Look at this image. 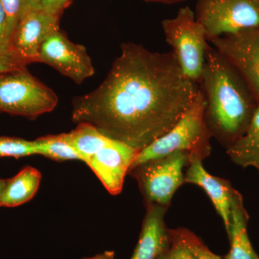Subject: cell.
<instances>
[{
  "instance_id": "4",
  "label": "cell",
  "mask_w": 259,
  "mask_h": 259,
  "mask_svg": "<svg viewBox=\"0 0 259 259\" xmlns=\"http://www.w3.org/2000/svg\"><path fill=\"white\" fill-rule=\"evenodd\" d=\"M161 24L166 42L184 74L199 84L209 45L204 27L189 7L181 8L175 18L166 19Z\"/></svg>"
},
{
  "instance_id": "14",
  "label": "cell",
  "mask_w": 259,
  "mask_h": 259,
  "mask_svg": "<svg viewBox=\"0 0 259 259\" xmlns=\"http://www.w3.org/2000/svg\"><path fill=\"white\" fill-rule=\"evenodd\" d=\"M248 218L243 205V197L236 190L232 202L230 226L227 230L231 248L224 259H259L247 231Z\"/></svg>"
},
{
  "instance_id": "23",
  "label": "cell",
  "mask_w": 259,
  "mask_h": 259,
  "mask_svg": "<svg viewBox=\"0 0 259 259\" xmlns=\"http://www.w3.org/2000/svg\"><path fill=\"white\" fill-rule=\"evenodd\" d=\"M171 240L169 246L158 259H194L193 255L182 240L169 230Z\"/></svg>"
},
{
  "instance_id": "16",
  "label": "cell",
  "mask_w": 259,
  "mask_h": 259,
  "mask_svg": "<svg viewBox=\"0 0 259 259\" xmlns=\"http://www.w3.org/2000/svg\"><path fill=\"white\" fill-rule=\"evenodd\" d=\"M227 154L233 163L259 171V105L245 134L227 148Z\"/></svg>"
},
{
  "instance_id": "18",
  "label": "cell",
  "mask_w": 259,
  "mask_h": 259,
  "mask_svg": "<svg viewBox=\"0 0 259 259\" xmlns=\"http://www.w3.org/2000/svg\"><path fill=\"white\" fill-rule=\"evenodd\" d=\"M37 155L56 161L68 160L83 161L82 156L65 139L64 134L39 138L34 141Z\"/></svg>"
},
{
  "instance_id": "24",
  "label": "cell",
  "mask_w": 259,
  "mask_h": 259,
  "mask_svg": "<svg viewBox=\"0 0 259 259\" xmlns=\"http://www.w3.org/2000/svg\"><path fill=\"white\" fill-rule=\"evenodd\" d=\"M70 0H32V10H40L59 16Z\"/></svg>"
},
{
  "instance_id": "26",
  "label": "cell",
  "mask_w": 259,
  "mask_h": 259,
  "mask_svg": "<svg viewBox=\"0 0 259 259\" xmlns=\"http://www.w3.org/2000/svg\"><path fill=\"white\" fill-rule=\"evenodd\" d=\"M115 252L107 250V251L103 252L100 254L95 255V256L90 257V258H84L81 259H115Z\"/></svg>"
},
{
  "instance_id": "5",
  "label": "cell",
  "mask_w": 259,
  "mask_h": 259,
  "mask_svg": "<svg viewBox=\"0 0 259 259\" xmlns=\"http://www.w3.org/2000/svg\"><path fill=\"white\" fill-rule=\"evenodd\" d=\"M58 97L26 68L0 74V112L35 119L53 111Z\"/></svg>"
},
{
  "instance_id": "1",
  "label": "cell",
  "mask_w": 259,
  "mask_h": 259,
  "mask_svg": "<svg viewBox=\"0 0 259 259\" xmlns=\"http://www.w3.org/2000/svg\"><path fill=\"white\" fill-rule=\"evenodd\" d=\"M199 90L173 53L127 42L101 84L74 99L71 117L141 151L176 125Z\"/></svg>"
},
{
  "instance_id": "19",
  "label": "cell",
  "mask_w": 259,
  "mask_h": 259,
  "mask_svg": "<svg viewBox=\"0 0 259 259\" xmlns=\"http://www.w3.org/2000/svg\"><path fill=\"white\" fill-rule=\"evenodd\" d=\"M37 155L35 142L20 138L0 136V158L25 157Z\"/></svg>"
},
{
  "instance_id": "20",
  "label": "cell",
  "mask_w": 259,
  "mask_h": 259,
  "mask_svg": "<svg viewBox=\"0 0 259 259\" xmlns=\"http://www.w3.org/2000/svg\"><path fill=\"white\" fill-rule=\"evenodd\" d=\"M190 250L194 259H222L209 249L204 242L194 233L185 228L172 230Z\"/></svg>"
},
{
  "instance_id": "22",
  "label": "cell",
  "mask_w": 259,
  "mask_h": 259,
  "mask_svg": "<svg viewBox=\"0 0 259 259\" xmlns=\"http://www.w3.org/2000/svg\"><path fill=\"white\" fill-rule=\"evenodd\" d=\"M12 37L13 34L8 25V17L0 1V56L19 59L12 49Z\"/></svg>"
},
{
  "instance_id": "3",
  "label": "cell",
  "mask_w": 259,
  "mask_h": 259,
  "mask_svg": "<svg viewBox=\"0 0 259 259\" xmlns=\"http://www.w3.org/2000/svg\"><path fill=\"white\" fill-rule=\"evenodd\" d=\"M206 100L199 90L190 108L168 132L139 151L130 170L140 164L166 156L176 151H185L190 158L204 159L210 152L209 139L212 135L205 122ZM129 170V171H130Z\"/></svg>"
},
{
  "instance_id": "13",
  "label": "cell",
  "mask_w": 259,
  "mask_h": 259,
  "mask_svg": "<svg viewBox=\"0 0 259 259\" xmlns=\"http://www.w3.org/2000/svg\"><path fill=\"white\" fill-rule=\"evenodd\" d=\"M146 205L142 230L131 259H158L171 243L169 229L164 222L168 207L152 203Z\"/></svg>"
},
{
  "instance_id": "8",
  "label": "cell",
  "mask_w": 259,
  "mask_h": 259,
  "mask_svg": "<svg viewBox=\"0 0 259 259\" xmlns=\"http://www.w3.org/2000/svg\"><path fill=\"white\" fill-rule=\"evenodd\" d=\"M209 42L241 74L259 103V28Z\"/></svg>"
},
{
  "instance_id": "11",
  "label": "cell",
  "mask_w": 259,
  "mask_h": 259,
  "mask_svg": "<svg viewBox=\"0 0 259 259\" xmlns=\"http://www.w3.org/2000/svg\"><path fill=\"white\" fill-rule=\"evenodd\" d=\"M139 150L113 140L106 147L95 153L87 164L98 177L109 193L122 192L124 180Z\"/></svg>"
},
{
  "instance_id": "9",
  "label": "cell",
  "mask_w": 259,
  "mask_h": 259,
  "mask_svg": "<svg viewBox=\"0 0 259 259\" xmlns=\"http://www.w3.org/2000/svg\"><path fill=\"white\" fill-rule=\"evenodd\" d=\"M39 61L76 83H81L95 74L93 62L85 47L71 42L59 30L51 34L42 44Z\"/></svg>"
},
{
  "instance_id": "2",
  "label": "cell",
  "mask_w": 259,
  "mask_h": 259,
  "mask_svg": "<svg viewBox=\"0 0 259 259\" xmlns=\"http://www.w3.org/2000/svg\"><path fill=\"white\" fill-rule=\"evenodd\" d=\"M199 85L207 127L228 148L245 134L259 103L241 74L209 45Z\"/></svg>"
},
{
  "instance_id": "12",
  "label": "cell",
  "mask_w": 259,
  "mask_h": 259,
  "mask_svg": "<svg viewBox=\"0 0 259 259\" xmlns=\"http://www.w3.org/2000/svg\"><path fill=\"white\" fill-rule=\"evenodd\" d=\"M202 160L197 156L190 158L185 175V183L193 184L203 189L222 218L227 231L230 226L232 202L236 190L228 181L212 176L206 171Z\"/></svg>"
},
{
  "instance_id": "25",
  "label": "cell",
  "mask_w": 259,
  "mask_h": 259,
  "mask_svg": "<svg viewBox=\"0 0 259 259\" xmlns=\"http://www.w3.org/2000/svg\"><path fill=\"white\" fill-rule=\"evenodd\" d=\"M26 64L15 57L0 56V74L25 68Z\"/></svg>"
},
{
  "instance_id": "15",
  "label": "cell",
  "mask_w": 259,
  "mask_h": 259,
  "mask_svg": "<svg viewBox=\"0 0 259 259\" xmlns=\"http://www.w3.org/2000/svg\"><path fill=\"white\" fill-rule=\"evenodd\" d=\"M41 181V175L36 168L26 166L8 183L0 207H15L29 202L36 194Z\"/></svg>"
},
{
  "instance_id": "27",
  "label": "cell",
  "mask_w": 259,
  "mask_h": 259,
  "mask_svg": "<svg viewBox=\"0 0 259 259\" xmlns=\"http://www.w3.org/2000/svg\"><path fill=\"white\" fill-rule=\"evenodd\" d=\"M8 183V179H0V203H1L2 199H3V194H4L5 187Z\"/></svg>"
},
{
  "instance_id": "21",
  "label": "cell",
  "mask_w": 259,
  "mask_h": 259,
  "mask_svg": "<svg viewBox=\"0 0 259 259\" xmlns=\"http://www.w3.org/2000/svg\"><path fill=\"white\" fill-rule=\"evenodd\" d=\"M8 17V25L12 34L20 19L32 11V0H0Z\"/></svg>"
},
{
  "instance_id": "17",
  "label": "cell",
  "mask_w": 259,
  "mask_h": 259,
  "mask_svg": "<svg viewBox=\"0 0 259 259\" xmlns=\"http://www.w3.org/2000/svg\"><path fill=\"white\" fill-rule=\"evenodd\" d=\"M64 135L66 141L82 156L85 163L95 153L111 144L114 140L107 137L88 122L78 123L74 131Z\"/></svg>"
},
{
  "instance_id": "28",
  "label": "cell",
  "mask_w": 259,
  "mask_h": 259,
  "mask_svg": "<svg viewBox=\"0 0 259 259\" xmlns=\"http://www.w3.org/2000/svg\"><path fill=\"white\" fill-rule=\"evenodd\" d=\"M146 1L163 3V4H175V3H181V2L186 1V0H146Z\"/></svg>"
},
{
  "instance_id": "6",
  "label": "cell",
  "mask_w": 259,
  "mask_h": 259,
  "mask_svg": "<svg viewBox=\"0 0 259 259\" xmlns=\"http://www.w3.org/2000/svg\"><path fill=\"white\" fill-rule=\"evenodd\" d=\"M194 14L208 41L259 28V0H197Z\"/></svg>"
},
{
  "instance_id": "10",
  "label": "cell",
  "mask_w": 259,
  "mask_h": 259,
  "mask_svg": "<svg viewBox=\"0 0 259 259\" xmlns=\"http://www.w3.org/2000/svg\"><path fill=\"white\" fill-rule=\"evenodd\" d=\"M59 16L40 10L28 12L17 24L13 37V53L25 64L40 62V48L59 29Z\"/></svg>"
},
{
  "instance_id": "7",
  "label": "cell",
  "mask_w": 259,
  "mask_h": 259,
  "mask_svg": "<svg viewBox=\"0 0 259 259\" xmlns=\"http://www.w3.org/2000/svg\"><path fill=\"white\" fill-rule=\"evenodd\" d=\"M189 159L188 153L176 151L130 170V175L139 184L145 203L168 207L176 191L185 183L184 168Z\"/></svg>"
}]
</instances>
